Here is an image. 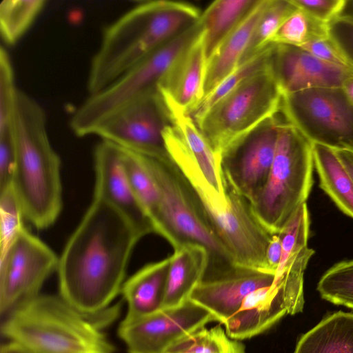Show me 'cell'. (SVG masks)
Segmentation results:
<instances>
[{
  "instance_id": "1",
  "label": "cell",
  "mask_w": 353,
  "mask_h": 353,
  "mask_svg": "<svg viewBox=\"0 0 353 353\" xmlns=\"http://www.w3.org/2000/svg\"><path fill=\"white\" fill-rule=\"evenodd\" d=\"M142 237L106 202L93 200L59 257L60 296L88 315L102 313L121 292Z\"/></svg>"
},
{
  "instance_id": "2",
  "label": "cell",
  "mask_w": 353,
  "mask_h": 353,
  "mask_svg": "<svg viewBox=\"0 0 353 353\" xmlns=\"http://www.w3.org/2000/svg\"><path fill=\"white\" fill-rule=\"evenodd\" d=\"M201 12L181 1L156 0L134 6L103 30L88 70L87 90L96 94L199 21Z\"/></svg>"
},
{
  "instance_id": "3",
  "label": "cell",
  "mask_w": 353,
  "mask_h": 353,
  "mask_svg": "<svg viewBox=\"0 0 353 353\" xmlns=\"http://www.w3.org/2000/svg\"><path fill=\"white\" fill-rule=\"evenodd\" d=\"M11 130L16 156L12 185L25 219L38 229L48 228L63 205L61 160L50 142L43 109L19 90Z\"/></svg>"
},
{
  "instance_id": "4",
  "label": "cell",
  "mask_w": 353,
  "mask_h": 353,
  "mask_svg": "<svg viewBox=\"0 0 353 353\" xmlns=\"http://www.w3.org/2000/svg\"><path fill=\"white\" fill-rule=\"evenodd\" d=\"M137 154L159 194V210L152 221L154 232L174 250L188 245L204 247L208 263L203 278L233 268L236 265L218 237L201 199L169 154Z\"/></svg>"
},
{
  "instance_id": "5",
  "label": "cell",
  "mask_w": 353,
  "mask_h": 353,
  "mask_svg": "<svg viewBox=\"0 0 353 353\" xmlns=\"http://www.w3.org/2000/svg\"><path fill=\"white\" fill-rule=\"evenodd\" d=\"M5 316L3 335L34 353H114L94 315L61 296L39 294Z\"/></svg>"
},
{
  "instance_id": "6",
  "label": "cell",
  "mask_w": 353,
  "mask_h": 353,
  "mask_svg": "<svg viewBox=\"0 0 353 353\" xmlns=\"http://www.w3.org/2000/svg\"><path fill=\"white\" fill-rule=\"evenodd\" d=\"M313 143L296 127L281 121L266 184L252 204L261 223L278 234L305 203L313 185Z\"/></svg>"
},
{
  "instance_id": "7",
  "label": "cell",
  "mask_w": 353,
  "mask_h": 353,
  "mask_svg": "<svg viewBox=\"0 0 353 353\" xmlns=\"http://www.w3.org/2000/svg\"><path fill=\"white\" fill-rule=\"evenodd\" d=\"M202 32L199 21L157 50L101 91L90 94L73 112L70 127L77 137L94 134L108 119L158 85Z\"/></svg>"
},
{
  "instance_id": "8",
  "label": "cell",
  "mask_w": 353,
  "mask_h": 353,
  "mask_svg": "<svg viewBox=\"0 0 353 353\" xmlns=\"http://www.w3.org/2000/svg\"><path fill=\"white\" fill-rule=\"evenodd\" d=\"M282 97L268 68L216 102L196 124L219 156L233 141L278 114Z\"/></svg>"
},
{
  "instance_id": "9",
  "label": "cell",
  "mask_w": 353,
  "mask_h": 353,
  "mask_svg": "<svg viewBox=\"0 0 353 353\" xmlns=\"http://www.w3.org/2000/svg\"><path fill=\"white\" fill-rule=\"evenodd\" d=\"M280 112L312 143L353 150V104L341 87L283 94Z\"/></svg>"
},
{
  "instance_id": "10",
  "label": "cell",
  "mask_w": 353,
  "mask_h": 353,
  "mask_svg": "<svg viewBox=\"0 0 353 353\" xmlns=\"http://www.w3.org/2000/svg\"><path fill=\"white\" fill-rule=\"evenodd\" d=\"M59 257L43 241L26 228L0 256V312L6 315L39 294Z\"/></svg>"
},
{
  "instance_id": "11",
  "label": "cell",
  "mask_w": 353,
  "mask_h": 353,
  "mask_svg": "<svg viewBox=\"0 0 353 353\" xmlns=\"http://www.w3.org/2000/svg\"><path fill=\"white\" fill-rule=\"evenodd\" d=\"M281 121L278 114L266 120L233 141L219 155L223 181L251 204L268 181Z\"/></svg>"
},
{
  "instance_id": "12",
  "label": "cell",
  "mask_w": 353,
  "mask_h": 353,
  "mask_svg": "<svg viewBox=\"0 0 353 353\" xmlns=\"http://www.w3.org/2000/svg\"><path fill=\"white\" fill-rule=\"evenodd\" d=\"M223 183L227 206L205 208L215 232L234 265L267 272L266 252L273 234L258 220L251 203Z\"/></svg>"
},
{
  "instance_id": "13",
  "label": "cell",
  "mask_w": 353,
  "mask_h": 353,
  "mask_svg": "<svg viewBox=\"0 0 353 353\" xmlns=\"http://www.w3.org/2000/svg\"><path fill=\"white\" fill-rule=\"evenodd\" d=\"M170 123L167 108L158 90L138 98L123 108L95 132L132 152L154 157L168 154L163 132Z\"/></svg>"
},
{
  "instance_id": "14",
  "label": "cell",
  "mask_w": 353,
  "mask_h": 353,
  "mask_svg": "<svg viewBox=\"0 0 353 353\" xmlns=\"http://www.w3.org/2000/svg\"><path fill=\"white\" fill-rule=\"evenodd\" d=\"M214 321L209 310L189 299L174 307L123 319L118 333L129 353H165L174 343Z\"/></svg>"
},
{
  "instance_id": "15",
  "label": "cell",
  "mask_w": 353,
  "mask_h": 353,
  "mask_svg": "<svg viewBox=\"0 0 353 353\" xmlns=\"http://www.w3.org/2000/svg\"><path fill=\"white\" fill-rule=\"evenodd\" d=\"M270 70L283 94L319 88H339L353 70L334 65L300 47L273 44Z\"/></svg>"
},
{
  "instance_id": "16",
  "label": "cell",
  "mask_w": 353,
  "mask_h": 353,
  "mask_svg": "<svg viewBox=\"0 0 353 353\" xmlns=\"http://www.w3.org/2000/svg\"><path fill=\"white\" fill-rule=\"evenodd\" d=\"M121 148L101 140L94 148V198L101 199L120 212L141 237L154 232L151 221L137 201L124 172Z\"/></svg>"
},
{
  "instance_id": "17",
  "label": "cell",
  "mask_w": 353,
  "mask_h": 353,
  "mask_svg": "<svg viewBox=\"0 0 353 353\" xmlns=\"http://www.w3.org/2000/svg\"><path fill=\"white\" fill-rule=\"evenodd\" d=\"M274 278V274L235 265L219 275L202 279L189 299L209 310L216 321L223 324L236 312L248 294L272 285Z\"/></svg>"
},
{
  "instance_id": "18",
  "label": "cell",
  "mask_w": 353,
  "mask_h": 353,
  "mask_svg": "<svg viewBox=\"0 0 353 353\" xmlns=\"http://www.w3.org/2000/svg\"><path fill=\"white\" fill-rule=\"evenodd\" d=\"M167 108L170 123L163 137L181 148L198 165L210 186L226 199L219 156L190 116L169 97L160 94Z\"/></svg>"
},
{
  "instance_id": "19",
  "label": "cell",
  "mask_w": 353,
  "mask_h": 353,
  "mask_svg": "<svg viewBox=\"0 0 353 353\" xmlns=\"http://www.w3.org/2000/svg\"><path fill=\"white\" fill-rule=\"evenodd\" d=\"M287 314L281 286L272 285L248 294L236 312L223 324L228 336L240 341L265 332Z\"/></svg>"
},
{
  "instance_id": "20",
  "label": "cell",
  "mask_w": 353,
  "mask_h": 353,
  "mask_svg": "<svg viewBox=\"0 0 353 353\" xmlns=\"http://www.w3.org/2000/svg\"><path fill=\"white\" fill-rule=\"evenodd\" d=\"M207 63L201 32L159 84V92L188 114L204 97Z\"/></svg>"
},
{
  "instance_id": "21",
  "label": "cell",
  "mask_w": 353,
  "mask_h": 353,
  "mask_svg": "<svg viewBox=\"0 0 353 353\" xmlns=\"http://www.w3.org/2000/svg\"><path fill=\"white\" fill-rule=\"evenodd\" d=\"M170 256L148 263L125 281L121 293L128 303L124 319L141 318L162 310Z\"/></svg>"
},
{
  "instance_id": "22",
  "label": "cell",
  "mask_w": 353,
  "mask_h": 353,
  "mask_svg": "<svg viewBox=\"0 0 353 353\" xmlns=\"http://www.w3.org/2000/svg\"><path fill=\"white\" fill-rule=\"evenodd\" d=\"M268 2L269 0H259L253 10L223 41L208 60L204 83V97L239 65L253 30Z\"/></svg>"
},
{
  "instance_id": "23",
  "label": "cell",
  "mask_w": 353,
  "mask_h": 353,
  "mask_svg": "<svg viewBox=\"0 0 353 353\" xmlns=\"http://www.w3.org/2000/svg\"><path fill=\"white\" fill-rule=\"evenodd\" d=\"M208 263L206 249L188 245L175 250L170 256L165 299L162 309L180 305L201 280Z\"/></svg>"
},
{
  "instance_id": "24",
  "label": "cell",
  "mask_w": 353,
  "mask_h": 353,
  "mask_svg": "<svg viewBox=\"0 0 353 353\" xmlns=\"http://www.w3.org/2000/svg\"><path fill=\"white\" fill-rule=\"evenodd\" d=\"M293 353H353V313L327 315L301 335Z\"/></svg>"
},
{
  "instance_id": "25",
  "label": "cell",
  "mask_w": 353,
  "mask_h": 353,
  "mask_svg": "<svg viewBox=\"0 0 353 353\" xmlns=\"http://www.w3.org/2000/svg\"><path fill=\"white\" fill-rule=\"evenodd\" d=\"M259 1V0H216L201 12L199 22L208 61Z\"/></svg>"
},
{
  "instance_id": "26",
  "label": "cell",
  "mask_w": 353,
  "mask_h": 353,
  "mask_svg": "<svg viewBox=\"0 0 353 353\" xmlns=\"http://www.w3.org/2000/svg\"><path fill=\"white\" fill-rule=\"evenodd\" d=\"M313 156L321 188L343 212L353 218V181L334 150L313 143Z\"/></svg>"
},
{
  "instance_id": "27",
  "label": "cell",
  "mask_w": 353,
  "mask_h": 353,
  "mask_svg": "<svg viewBox=\"0 0 353 353\" xmlns=\"http://www.w3.org/2000/svg\"><path fill=\"white\" fill-rule=\"evenodd\" d=\"M272 44L250 59L240 64L216 88L205 95L188 114L196 123L216 102L235 90L251 77L270 68Z\"/></svg>"
},
{
  "instance_id": "28",
  "label": "cell",
  "mask_w": 353,
  "mask_h": 353,
  "mask_svg": "<svg viewBox=\"0 0 353 353\" xmlns=\"http://www.w3.org/2000/svg\"><path fill=\"white\" fill-rule=\"evenodd\" d=\"M120 148L122 153V165L129 185L137 201L152 224L159 206L160 198L157 185L139 154Z\"/></svg>"
},
{
  "instance_id": "29",
  "label": "cell",
  "mask_w": 353,
  "mask_h": 353,
  "mask_svg": "<svg viewBox=\"0 0 353 353\" xmlns=\"http://www.w3.org/2000/svg\"><path fill=\"white\" fill-rule=\"evenodd\" d=\"M165 353H246L245 345L221 326L205 327L172 345Z\"/></svg>"
},
{
  "instance_id": "30",
  "label": "cell",
  "mask_w": 353,
  "mask_h": 353,
  "mask_svg": "<svg viewBox=\"0 0 353 353\" xmlns=\"http://www.w3.org/2000/svg\"><path fill=\"white\" fill-rule=\"evenodd\" d=\"M297 9L291 0H269L253 30L240 64L268 47L279 28Z\"/></svg>"
},
{
  "instance_id": "31",
  "label": "cell",
  "mask_w": 353,
  "mask_h": 353,
  "mask_svg": "<svg viewBox=\"0 0 353 353\" xmlns=\"http://www.w3.org/2000/svg\"><path fill=\"white\" fill-rule=\"evenodd\" d=\"M43 0H4L0 4V31L4 41L14 44L45 6Z\"/></svg>"
},
{
  "instance_id": "32",
  "label": "cell",
  "mask_w": 353,
  "mask_h": 353,
  "mask_svg": "<svg viewBox=\"0 0 353 353\" xmlns=\"http://www.w3.org/2000/svg\"><path fill=\"white\" fill-rule=\"evenodd\" d=\"M328 36L327 24L298 8L279 28L270 44L302 47Z\"/></svg>"
},
{
  "instance_id": "33",
  "label": "cell",
  "mask_w": 353,
  "mask_h": 353,
  "mask_svg": "<svg viewBox=\"0 0 353 353\" xmlns=\"http://www.w3.org/2000/svg\"><path fill=\"white\" fill-rule=\"evenodd\" d=\"M309 231V212L305 203L278 234L281 241L282 255L273 283L281 279L290 261L307 247Z\"/></svg>"
},
{
  "instance_id": "34",
  "label": "cell",
  "mask_w": 353,
  "mask_h": 353,
  "mask_svg": "<svg viewBox=\"0 0 353 353\" xmlns=\"http://www.w3.org/2000/svg\"><path fill=\"white\" fill-rule=\"evenodd\" d=\"M316 289L323 299L353 309V260L339 263L327 270Z\"/></svg>"
},
{
  "instance_id": "35",
  "label": "cell",
  "mask_w": 353,
  "mask_h": 353,
  "mask_svg": "<svg viewBox=\"0 0 353 353\" xmlns=\"http://www.w3.org/2000/svg\"><path fill=\"white\" fill-rule=\"evenodd\" d=\"M314 250L306 247L288 264L282 276L274 285L283 290L288 314L301 312L304 306L303 275Z\"/></svg>"
},
{
  "instance_id": "36",
  "label": "cell",
  "mask_w": 353,
  "mask_h": 353,
  "mask_svg": "<svg viewBox=\"0 0 353 353\" xmlns=\"http://www.w3.org/2000/svg\"><path fill=\"white\" fill-rule=\"evenodd\" d=\"M23 218L22 207L12 185L0 190V256L25 229Z\"/></svg>"
},
{
  "instance_id": "37",
  "label": "cell",
  "mask_w": 353,
  "mask_h": 353,
  "mask_svg": "<svg viewBox=\"0 0 353 353\" xmlns=\"http://www.w3.org/2000/svg\"><path fill=\"white\" fill-rule=\"evenodd\" d=\"M7 51L0 49V132L11 128L18 89Z\"/></svg>"
},
{
  "instance_id": "38",
  "label": "cell",
  "mask_w": 353,
  "mask_h": 353,
  "mask_svg": "<svg viewBox=\"0 0 353 353\" xmlns=\"http://www.w3.org/2000/svg\"><path fill=\"white\" fill-rule=\"evenodd\" d=\"M327 32L353 68V20L336 17L327 23Z\"/></svg>"
},
{
  "instance_id": "39",
  "label": "cell",
  "mask_w": 353,
  "mask_h": 353,
  "mask_svg": "<svg viewBox=\"0 0 353 353\" xmlns=\"http://www.w3.org/2000/svg\"><path fill=\"white\" fill-rule=\"evenodd\" d=\"M15 159V148L10 128L0 132V190L12 184Z\"/></svg>"
},
{
  "instance_id": "40",
  "label": "cell",
  "mask_w": 353,
  "mask_h": 353,
  "mask_svg": "<svg viewBox=\"0 0 353 353\" xmlns=\"http://www.w3.org/2000/svg\"><path fill=\"white\" fill-rule=\"evenodd\" d=\"M299 8L327 24L338 17L345 0H291Z\"/></svg>"
},
{
  "instance_id": "41",
  "label": "cell",
  "mask_w": 353,
  "mask_h": 353,
  "mask_svg": "<svg viewBox=\"0 0 353 353\" xmlns=\"http://www.w3.org/2000/svg\"><path fill=\"white\" fill-rule=\"evenodd\" d=\"M300 48L322 61L353 70L343 52L329 36Z\"/></svg>"
},
{
  "instance_id": "42",
  "label": "cell",
  "mask_w": 353,
  "mask_h": 353,
  "mask_svg": "<svg viewBox=\"0 0 353 353\" xmlns=\"http://www.w3.org/2000/svg\"><path fill=\"white\" fill-rule=\"evenodd\" d=\"M282 255V245L279 234H273L268 245L266 256V272L276 274Z\"/></svg>"
},
{
  "instance_id": "43",
  "label": "cell",
  "mask_w": 353,
  "mask_h": 353,
  "mask_svg": "<svg viewBox=\"0 0 353 353\" xmlns=\"http://www.w3.org/2000/svg\"><path fill=\"white\" fill-rule=\"evenodd\" d=\"M334 151L339 159L353 181V150H334Z\"/></svg>"
},
{
  "instance_id": "44",
  "label": "cell",
  "mask_w": 353,
  "mask_h": 353,
  "mask_svg": "<svg viewBox=\"0 0 353 353\" xmlns=\"http://www.w3.org/2000/svg\"><path fill=\"white\" fill-rule=\"evenodd\" d=\"M0 353H34L24 346L12 341H10L1 347Z\"/></svg>"
},
{
  "instance_id": "45",
  "label": "cell",
  "mask_w": 353,
  "mask_h": 353,
  "mask_svg": "<svg viewBox=\"0 0 353 353\" xmlns=\"http://www.w3.org/2000/svg\"><path fill=\"white\" fill-rule=\"evenodd\" d=\"M342 90L350 102L353 104V75L348 77L342 84Z\"/></svg>"
},
{
  "instance_id": "46",
  "label": "cell",
  "mask_w": 353,
  "mask_h": 353,
  "mask_svg": "<svg viewBox=\"0 0 353 353\" xmlns=\"http://www.w3.org/2000/svg\"><path fill=\"white\" fill-rule=\"evenodd\" d=\"M338 17L353 20V0H345L344 6Z\"/></svg>"
}]
</instances>
